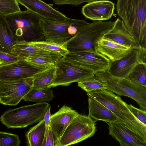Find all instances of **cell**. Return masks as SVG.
<instances>
[{
	"label": "cell",
	"mask_w": 146,
	"mask_h": 146,
	"mask_svg": "<svg viewBox=\"0 0 146 146\" xmlns=\"http://www.w3.org/2000/svg\"><path fill=\"white\" fill-rule=\"evenodd\" d=\"M116 12L136 46L146 48V0H117Z\"/></svg>",
	"instance_id": "obj_1"
},
{
	"label": "cell",
	"mask_w": 146,
	"mask_h": 146,
	"mask_svg": "<svg viewBox=\"0 0 146 146\" xmlns=\"http://www.w3.org/2000/svg\"><path fill=\"white\" fill-rule=\"evenodd\" d=\"M87 95L106 106L119 121L146 141V125L135 117L129 110L127 104L120 97L106 89L93 91L88 92Z\"/></svg>",
	"instance_id": "obj_2"
},
{
	"label": "cell",
	"mask_w": 146,
	"mask_h": 146,
	"mask_svg": "<svg viewBox=\"0 0 146 146\" xmlns=\"http://www.w3.org/2000/svg\"><path fill=\"white\" fill-rule=\"evenodd\" d=\"M5 17L17 41L45 40L40 26L42 18L37 14L27 9Z\"/></svg>",
	"instance_id": "obj_3"
},
{
	"label": "cell",
	"mask_w": 146,
	"mask_h": 146,
	"mask_svg": "<svg viewBox=\"0 0 146 146\" xmlns=\"http://www.w3.org/2000/svg\"><path fill=\"white\" fill-rule=\"evenodd\" d=\"M111 21H96L88 23L64 44L69 52L96 51V41L113 27Z\"/></svg>",
	"instance_id": "obj_4"
},
{
	"label": "cell",
	"mask_w": 146,
	"mask_h": 146,
	"mask_svg": "<svg viewBox=\"0 0 146 146\" xmlns=\"http://www.w3.org/2000/svg\"><path fill=\"white\" fill-rule=\"evenodd\" d=\"M50 104L46 102L10 109L0 117L2 123L8 128H22L42 120Z\"/></svg>",
	"instance_id": "obj_5"
},
{
	"label": "cell",
	"mask_w": 146,
	"mask_h": 146,
	"mask_svg": "<svg viewBox=\"0 0 146 146\" xmlns=\"http://www.w3.org/2000/svg\"><path fill=\"white\" fill-rule=\"evenodd\" d=\"M88 23L67 17L62 21H50L42 18L40 26L44 40L63 44Z\"/></svg>",
	"instance_id": "obj_6"
},
{
	"label": "cell",
	"mask_w": 146,
	"mask_h": 146,
	"mask_svg": "<svg viewBox=\"0 0 146 146\" xmlns=\"http://www.w3.org/2000/svg\"><path fill=\"white\" fill-rule=\"evenodd\" d=\"M95 74L103 78L107 85L106 89L117 95L126 96L135 100L140 108L146 110V87L139 85L126 78L117 77L108 70Z\"/></svg>",
	"instance_id": "obj_7"
},
{
	"label": "cell",
	"mask_w": 146,
	"mask_h": 146,
	"mask_svg": "<svg viewBox=\"0 0 146 146\" xmlns=\"http://www.w3.org/2000/svg\"><path fill=\"white\" fill-rule=\"evenodd\" d=\"M95 120L78 113L58 141L57 146L76 144L93 136L96 131Z\"/></svg>",
	"instance_id": "obj_8"
},
{
	"label": "cell",
	"mask_w": 146,
	"mask_h": 146,
	"mask_svg": "<svg viewBox=\"0 0 146 146\" xmlns=\"http://www.w3.org/2000/svg\"><path fill=\"white\" fill-rule=\"evenodd\" d=\"M33 77L0 80V103L5 105H17L32 88Z\"/></svg>",
	"instance_id": "obj_9"
},
{
	"label": "cell",
	"mask_w": 146,
	"mask_h": 146,
	"mask_svg": "<svg viewBox=\"0 0 146 146\" xmlns=\"http://www.w3.org/2000/svg\"><path fill=\"white\" fill-rule=\"evenodd\" d=\"M55 78L50 88L61 85L67 86L70 84L92 77L95 73L92 70L60 60L56 64Z\"/></svg>",
	"instance_id": "obj_10"
},
{
	"label": "cell",
	"mask_w": 146,
	"mask_h": 146,
	"mask_svg": "<svg viewBox=\"0 0 146 146\" xmlns=\"http://www.w3.org/2000/svg\"><path fill=\"white\" fill-rule=\"evenodd\" d=\"M64 60L90 69L95 73L109 69L111 61L106 56L92 50L69 52L62 57Z\"/></svg>",
	"instance_id": "obj_11"
},
{
	"label": "cell",
	"mask_w": 146,
	"mask_h": 146,
	"mask_svg": "<svg viewBox=\"0 0 146 146\" xmlns=\"http://www.w3.org/2000/svg\"><path fill=\"white\" fill-rule=\"evenodd\" d=\"M146 48L140 46L131 48L129 52L120 59L111 61L108 71L112 75L126 78L140 63H146Z\"/></svg>",
	"instance_id": "obj_12"
},
{
	"label": "cell",
	"mask_w": 146,
	"mask_h": 146,
	"mask_svg": "<svg viewBox=\"0 0 146 146\" xmlns=\"http://www.w3.org/2000/svg\"><path fill=\"white\" fill-rule=\"evenodd\" d=\"M45 68L33 65L22 60L0 65V80H16L33 77Z\"/></svg>",
	"instance_id": "obj_13"
},
{
	"label": "cell",
	"mask_w": 146,
	"mask_h": 146,
	"mask_svg": "<svg viewBox=\"0 0 146 146\" xmlns=\"http://www.w3.org/2000/svg\"><path fill=\"white\" fill-rule=\"evenodd\" d=\"M106 123L109 134L119 142L121 146H146V141L139 135L119 121Z\"/></svg>",
	"instance_id": "obj_14"
},
{
	"label": "cell",
	"mask_w": 146,
	"mask_h": 146,
	"mask_svg": "<svg viewBox=\"0 0 146 146\" xmlns=\"http://www.w3.org/2000/svg\"><path fill=\"white\" fill-rule=\"evenodd\" d=\"M115 9V4L108 0H98L84 5L82 13L86 19L93 21H103L110 19Z\"/></svg>",
	"instance_id": "obj_15"
},
{
	"label": "cell",
	"mask_w": 146,
	"mask_h": 146,
	"mask_svg": "<svg viewBox=\"0 0 146 146\" xmlns=\"http://www.w3.org/2000/svg\"><path fill=\"white\" fill-rule=\"evenodd\" d=\"M19 3L39 15L43 19L50 21L63 20L67 17L41 0H16Z\"/></svg>",
	"instance_id": "obj_16"
},
{
	"label": "cell",
	"mask_w": 146,
	"mask_h": 146,
	"mask_svg": "<svg viewBox=\"0 0 146 146\" xmlns=\"http://www.w3.org/2000/svg\"><path fill=\"white\" fill-rule=\"evenodd\" d=\"M78 113L67 106L64 105L55 113L51 115L49 127L58 141L66 129Z\"/></svg>",
	"instance_id": "obj_17"
},
{
	"label": "cell",
	"mask_w": 146,
	"mask_h": 146,
	"mask_svg": "<svg viewBox=\"0 0 146 146\" xmlns=\"http://www.w3.org/2000/svg\"><path fill=\"white\" fill-rule=\"evenodd\" d=\"M131 48L103 37L96 41L95 45L96 51L106 56L111 61L125 56L129 52Z\"/></svg>",
	"instance_id": "obj_18"
},
{
	"label": "cell",
	"mask_w": 146,
	"mask_h": 146,
	"mask_svg": "<svg viewBox=\"0 0 146 146\" xmlns=\"http://www.w3.org/2000/svg\"><path fill=\"white\" fill-rule=\"evenodd\" d=\"M11 53L17 55L23 54L40 56L52 59L58 62L62 58L60 55L33 44L31 42L17 41L12 47Z\"/></svg>",
	"instance_id": "obj_19"
},
{
	"label": "cell",
	"mask_w": 146,
	"mask_h": 146,
	"mask_svg": "<svg viewBox=\"0 0 146 146\" xmlns=\"http://www.w3.org/2000/svg\"><path fill=\"white\" fill-rule=\"evenodd\" d=\"M103 37L128 47L136 46L123 21L119 18L114 22L112 28Z\"/></svg>",
	"instance_id": "obj_20"
},
{
	"label": "cell",
	"mask_w": 146,
	"mask_h": 146,
	"mask_svg": "<svg viewBox=\"0 0 146 146\" xmlns=\"http://www.w3.org/2000/svg\"><path fill=\"white\" fill-rule=\"evenodd\" d=\"M88 115L95 121H102L106 122L119 121L113 113L95 99L88 97Z\"/></svg>",
	"instance_id": "obj_21"
},
{
	"label": "cell",
	"mask_w": 146,
	"mask_h": 146,
	"mask_svg": "<svg viewBox=\"0 0 146 146\" xmlns=\"http://www.w3.org/2000/svg\"><path fill=\"white\" fill-rule=\"evenodd\" d=\"M17 42L5 16L0 13V50L11 54V48Z\"/></svg>",
	"instance_id": "obj_22"
},
{
	"label": "cell",
	"mask_w": 146,
	"mask_h": 146,
	"mask_svg": "<svg viewBox=\"0 0 146 146\" xmlns=\"http://www.w3.org/2000/svg\"><path fill=\"white\" fill-rule=\"evenodd\" d=\"M56 71L55 65L47 68L36 73L33 77L32 88H50V86L54 81Z\"/></svg>",
	"instance_id": "obj_23"
},
{
	"label": "cell",
	"mask_w": 146,
	"mask_h": 146,
	"mask_svg": "<svg viewBox=\"0 0 146 146\" xmlns=\"http://www.w3.org/2000/svg\"><path fill=\"white\" fill-rule=\"evenodd\" d=\"M46 131L43 119L31 128L26 134L27 145L29 146H42Z\"/></svg>",
	"instance_id": "obj_24"
},
{
	"label": "cell",
	"mask_w": 146,
	"mask_h": 146,
	"mask_svg": "<svg viewBox=\"0 0 146 146\" xmlns=\"http://www.w3.org/2000/svg\"><path fill=\"white\" fill-rule=\"evenodd\" d=\"M50 88H32L23 99L25 101H31L36 103L51 101L53 98L54 95Z\"/></svg>",
	"instance_id": "obj_25"
},
{
	"label": "cell",
	"mask_w": 146,
	"mask_h": 146,
	"mask_svg": "<svg viewBox=\"0 0 146 146\" xmlns=\"http://www.w3.org/2000/svg\"><path fill=\"white\" fill-rule=\"evenodd\" d=\"M78 82V86L87 93L93 91L106 89L107 85L105 80L95 74V76Z\"/></svg>",
	"instance_id": "obj_26"
},
{
	"label": "cell",
	"mask_w": 146,
	"mask_h": 146,
	"mask_svg": "<svg viewBox=\"0 0 146 146\" xmlns=\"http://www.w3.org/2000/svg\"><path fill=\"white\" fill-rule=\"evenodd\" d=\"M18 56L22 60L36 67L46 69L55 66L57 62L54 60L44 57L20 54Z\"/></svg>",
	"instance_id": "obj_27"
},
{
	"label": "cell",
	"mask_w": 146,
	"mask_h": 146,
	"mask_svg": "<svg viewBox=\"0 0 146 146\" xmlns=\"http://www.w3.org/2000/svg\"><path fill=\"white\" fill-rule=\"evenodd\" d=\"M141 86L146 87V63L136 65L126 78Z\"/></svg>",
	"instance_id": "obj_28"
},
{
	"label": "cell",
	"mask_w": 146,
	"mask_h": 146,
	"mask_svg": "<svg viewBox=\"0 0 146 146\" xmlns=\"http://www.w3.org/2000/svg\"><path fill=\"white\" fill-rule=\"evenodd\" d=\"M31 42L37 46L56 53L62 57L65 56L69 52L64 44H58L46 40Z\"/></svg>",
	"instance_id": "obj_29"
},
{
	"label": "cell",
	"mask_w": 146,
	"mask_h": 146,
	"mask_svg": "<svg viewBox=\"0 0 146 146\" xmlns=\"http://www.w3.org/2000/svg\"><path fill=\"white\" fill-rule=\"evenodd\" d=\"M21 11L16 0H0V13L6 16Z\"/></svg>",
	"instance_id": "obj_30"
},
{
	"label": "cell",
	"mask_w": 146,
	"mask_h": 146,
	"mask_svg": "<svg viewBox=\"0 0 146 146\" xmlns=\"http://www.w3.org/2000/svg\"><path fill=\"white\" fill-rule=\"evenodd\" d=\"M20 143L18 135L0 131V146H19Z\"/></svg>",
	"instance_id": "obj_31"
},
{
	"label": "cell",
	"mask_w": 146,
	"mask_h": 146,
	"mask_svg": "<svg viewBox=\"0 0 146 146\" xmlns=\"http://www.w3.org/2000/svg\"><path fill=\"white\" fill-rule=\"evenodd\" d=\"M127 107L133 115L139 121L146 125V110L137 108L131 104H127Z\"/></svg>",
	"instance_id": "obj_32"
},
{
	"label": "cell",
	"mask_w": 146,
	"mask_h": 146,
	"mask_svg": "<svg viewBox=\"0 0 146 146\" xmlns=\"http://www.w3.org/2000/svg\"><path fill=\"white\" fill-rule=\"evenodd\" d=\"M0 59L3 62L2 64H7L22 60L17 56L1 50H0Z\"/></svg>",
	"instance_id": "obj_33"
},
{
	"label": "cell",
	"mask_w": 146,
	"mask_h": 146,
	"mask_svg": "<svg viewBox=\"0 0 146 146\" xmlns=\"http://www.w3.org/2000/svg\"><path fill=\"white\" fill-rule=\"evenodd\" d=\"M57 141L50 127L46 132L42 146H57Z\"/></svg>",
	"instance_id": "obj_34"
},
{
	"label": "cell",
	"mask_w": 146,
	"mask_h": 146,
	"mask_svg": "<svg viewBox=\"0 0 146 146\" xmlns=\"http://www.w3.org/2000/svg\"><path fill=\"white\" fill-rule=\"evenodd\" d=\"M56 5L68 4L77 6L85 2L89 3L98 0H52Z\"/></svg>",
	"instance_id": "obj_35"
},
{
	"label": "cell",
	"mask_w": 146,
	"mask_h": 146,
	"mask_svg": "<svg viewBox=\"0 0 146 146\" xmlns=\"http://www.w3.org/2000/svg\"><path fill=\"white\" fill-rule=\"evenodd\" d=\"M50 108L51 107L50 106L48 108L43 118L46 125V132H47L48 131L49 127L50 119L51 116L50 112Z\"/></svg>",
	"instance_id": "obj_36"
},
{
	"label": "cell",
	"mask_w": 146,
	"mask_h": 146,
	"mask_svg": "<svg viewBox=\"0 0 146 146\" xmlns=\"http://www.w3.org/2000/svg\"><path fill=\"white\" fill-rule=\"evenodd\" d=\"M3 62L2 61V60L0 59V65L3 64Z\"/></svg>",
	"instance_id": "obj_37"
}]
</instances>
